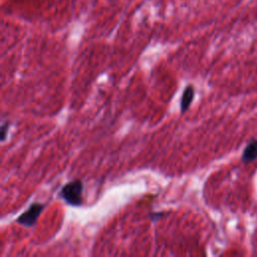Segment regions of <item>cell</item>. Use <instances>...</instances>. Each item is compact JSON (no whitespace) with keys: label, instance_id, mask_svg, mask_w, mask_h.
<instances>
[{"label":"cell","instance_id":"5b68a950","mask_svg":"<svg viewBox=\"0 0 257 257\" xmlns=\"http://www.w3.org/2000/svg\"><path fill=\"white\" fill-rule=\"evenodd\" d=\"M9 127V121H5L2 125H1V141L4 142L6 139V133L8 131Z\"/></svg>","mask_w":257,"mask_h":257},{"label":"cell","instance_id":"3957f363","mask_svg":"<svg viewBox=\"0 0 257 257\" xmlns=\"http://www.w3.org/2000/svg\"><path fill=\"white\" fill-rule=\"evenodd\" d=\"M257 159V139L251 141L243 150L241 160L244 163H251Z\"/></svg>","mask_w":257,"mask_h":257},{"label":"cell","instance_id":"7a4b0ae2","mask_svg":"<svg viewBox=\"0 0 257 257\" xmlns=\"http://www.w3.org/2000/svg\"><path fill=\"white\" fill-rule=\"evenodd\" d=\"M45 205L42 203H33L29 206V208L23 212L19 217L16 219V223L25 226V227H32L36 224L38 217L42 213Z\"/></svg>","mask_w":257,"mask_h":257},{"label":"cell","instance_id":"8992f818","mask_svg":"<svg viewBox=\"0 0 257 257\" xmlns=\"http://www.w3.org/2000/svg\"><path fill=\"white\" fill-rule=\"evenodd\" d=\"M162 215H163V213H157V214H152L151 216H152V219L155 221L156 218H157V219H160Z\"/></svg>","mask_w":257,"mask_h":257},{"label":"cell","instance_id":"6da1fadb","mask_svg":"<svg viewBox=\"0 0 257 257\" xmlns=\"http://www.w3.org/2000/svg\"><path fill=\"white\" fill-rule=\"evenodd\" d=\"M83 183L81 180H73L66 183L60 190V197L70 206H80L82 203Z\"/></svg>","mask_w":257,"mask_h":257},{"label":"cell","instance_id":"277c9868","mask_svg":"<svg viewBox=\"0 0 257 257\" xmlns=\"http://www.w3.org/2000/svg\"><path fill=\"white\" fill-rule=\"evenodd\" d=\"M195 95V88L193 85H188L183 93H182V97H181V101H180V106H181V111L185 112L191 105V102L194 98Z\"/></svg>","mask_w":257,"mask_h":257}]
</instances>
